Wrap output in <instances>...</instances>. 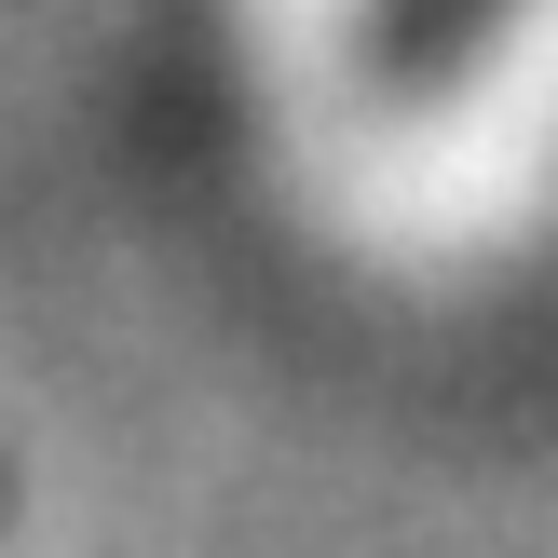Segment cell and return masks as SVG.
<instances>
[{
    "mask_svg": "<svg viewBox=\"0 0 558 558\" xmlns=\"http://www.w3.org/2000/svg\"><path fill=\"white\" fill-rule=\"evenodd\" d=\"M490 14H505V0H396V41L409 54H450L463 27H490Z\"/></svg>",
    "mask_w": 558,
    "mask_h": 558,
    "instance_id": "1",
    "label": "cell"
}]
</instances>
